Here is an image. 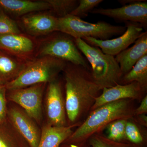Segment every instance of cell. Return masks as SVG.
<instances>
[{"label":"cell","mask_w":147,"mask_h":147,"mask_svg":"<svg viewBox=\"0 0 147 147\" xmlns=\"http://www.w3.org/2000/svg\"><path fill=\"white\" fill-rule=\"evenodd\" d=\"M63 71L69 125L79 126L82 119L90 112L101 90L94 81L90 70L84 67L68 62Z\"/></svg>","instance_id":"6da1fadb"},{"label":"cell","mask_w":147,"mask_h":147,"mask_svg":"<svg viewBox=\"0 0 147 147\" xmlns=\"http://www.w3.org/2000/svg\"><path fill=\"white\" fill-rule=\"evenodd\" d=\"M134 100L125 99L117 100L92 110L86 119L64 142H86L94 134L101 132L113 121L119 119H132L136 108Z\"/></svg>","instance_id":"7a4b0ae2"},{"label":"cell","mask_w":147,"mask_h":147,"mask_svg":"<svg viewBox=\"0 0 147 147\" xmlns=\"http://www.w3.org/2000/svg\"><path fill=\"white\" fill-rule=\"evenodd\" d=\"M76 46L90 64L92 78L100 90L120 84L123 75L115 57L104 54L81 38L75 39Z\"/></svg>","instance_id":"3957f363"},{"label":"cell","mask_w":147,"mask_h":147,"mask_svg":"<svg viewBox=\"0 0 147 147\" xmlns=\"http://www.w3.org/2000/svg\"><path fill=\"white\" fill-rule=\"evenodd\" d=\"M67 64L65 61L50 57H39L29 62L19 76L5 85L7 90L26 88L41 83H50L57 79Z\"/></svg>","instance_id":"277c9868"},{"label":"cell","mask_w":147,"mask_h":147,"mask_svg":"<svg viewBox=\"0 0 147 147\" xmlns=\"http://www.w3.org/2000/svg\"><path fill=\"white\" fill-rule=\"evenodd\" d=\"M126 27L115 26L104 21L90 23L71 14L58 18L57 31L68 35L74 39L92 38L105 40L121 35Z\"/></svg>","instance_id":"5b68a950"},{"label":"cell","mask_w":147,"mask_h":147,"mask_svg":"<svg viewBox=\"0 0 147 147\" xmlns=\"http://www.w3.org/2000/svg\"><path fill=\"white\" fill-rule=\"evenodd\" d=\"M65 34L58 35L44 42L39 47L38 56L57 58L90 70L88 62L76 46L75 40Z\"/></svg>","instance_id":"8992f818"},{"label":"cell","mask_w":147,"mask_h":147,"mask_svg":"<svg viewBox=\"0 0 147 147\" xmlns=\"http://www.w3.org/2000/svg\"><path fill=\"white\" fill-rule=\"evenodd\" d=\"M47 84L41 83L22 88L7 90V99L21 107L40 125L42 121V98Z\"/></svg>","instance_id":"52a82bcc"},{"label":"cell","mask_w":147,"mask_h":147,"mask_svg":"<svg viewBox=\"0 0 147 147\" xmlns=\"http://www.w3.org/2000/svg\"><path fill=\"white\" fill-rule=\"evenodd\" d=\"M126 30L119 37L105 40L90 37L83 40L90 45L100 48L104 54L115 57L134 43L143 32V27L140 24L126 22Z\"/></svg>","instance_id":"ba28073f"},{"label":"cell","mask_w":147,"mask_h":147,"mask_svg":"<svg viewBox=\"0 0 147 147\" xmlns=\"http://www.w3.org/2000/svg\"><path fill=\"white\" fill-rule=\"evenodd\" d=\"M47 84L45 98L46 124L53 126H67L65 99L61 83L56 79Z\"/></svg>","instance_id":"9c48e42d"},{"label":"cell","mask_w":147,"mask_h":147,"mask_svg":"<svg viewBox=\"0 0 147 147\" xmlns=\"http://www.w3.org/2000/svg\"><path fill=\"white\" fill-rule=\"evenodd\" d=\"M7 118L30 147H38L41 129L34 119L18 105L7 107Z\"/></svg>","instance_id":"30bf717a"},{"label":"cell","mask_w":147,"mask_h":147,"mask_svg":"<svg viewBox=\"0 0 147 147\" xmlns=\"http://www.w3.org/2000/svg\"><path fill=\"white\" fill-rule=\"evenodd\" d=\"M90 13L126 22H133L146 27L147 25V2L146 1L126 5L118 8H94Z\"/></svg>","instance_id":"8fae6325"},{"label":"cell","mask_w":147,"mask_h":147,"mask_svg":"<svg viewBox=\"0 0 147 147\" xmlns=\"http://www.w3.org/2000/svg\"><path fill=\"white\" fill-rule=\"evenodd\" d=\"M102 92L96 99L91 110L109 102L122 99H130L142 100L146 95L147 89L136 82L102 89ZM90 111V112H91Z\"/></svg>","instance_id":"7c38bea8"},{"label":"cell","mask_w":147,"mask_h":147,"mask_svg":"<svg viewBox=\"0 0 147 147\" xmlns=\"http://www.w3.org/2000/svg\"><path fill=\"white\" fill-rule=\"evenodd\" d=\"M33 40L21 34H0V50L19 58H26L34 50Z\"/></svg>","instance_id":"4fadbf2b"},{"label":"cell","mask_w":147,"mask_h":147,"mask_svg":"<svg viewBox=\"0 0 147 147\" xmlns=\"http://www.w3.org/2000/svg\"><path fill=\"white\" fill-rule=\"evenodd\" d=\"M131 47L116 56L123 76L130 71L137 61L147 55V32H143Z\"/></svg>","instance_id":"5bb4252c"},{"label":"cell","mask_w":147,"mask_h":147,"mask_svg":"<svg viewBox=\"0 0 147 147\" xmlns=\"http://www.w3.org/2000/svg\"><path fill=\"white\" fill-rule=\"evenodd\" d=\"M27 32L33 35H45L57 31L58 18L47 13H37L25 16L22 20Z\"/></svg>","instance_id":"9a60e30c"},{"label":"cell","mask_w":147,"mask_h":147,"mask_svg":"<svg viewBox=\"0 0 147 147\" xmlns=\"http://www.w3.org/2000/svg\"><path fill=\"white\" fill-rule=\"evenodd\" d=\"M75 125L65 127L51 126L45 124L41 129L40 140L38 147H59L73 133Z\"/></svg>","instance_id":"2e32d148"},{"label":"cell","mask_w":147,"mask_h":147,"mask_svg":"<svg viewBox=\"0 0 147 147\" xmlns=\"http://www.w3.org/2000/svg\"><path fill=\"white\" fill-rule=\"evenodd\" d=\"M28 63L0 51V84L5 86L16 79Z\"/></svg>","instance_id":"e0dca14e"},{"label":"cell","mask_w":147,"mask_h":147,"mask_svg":"<svg viewBox=\"0 0 147 147\" xmlns=\"http://www.w3.org/2000/svg\"><path fill=\"white\" fill-rule=\"evenodd\" d=\"M0 8L16 16L33 12L51 9L46 1H33L28 0H0Z\"/></svg>","instance_id":"ac0fdd59"},{"label":"cell","mask_w":147,"mask_h":147,"mask_svg":"<svg viewBox=\"0 0 147 147\" xmlns=\"http://www.w3.org/2000/svg\"><path fill=\"white\" fill-rule=\"evenodd\" d=\"M136 82L144 88H147V55L137 62L131 70L122 77L120 84Z\"/></svg>","instance_id":"d6986e66"},{"label":"cell","mask_w":147,"mask_h":147,"mask_svg":"<svg viewBox=\"0 0 147 147\" xmlns=\"http://www.w3.org/2000/svg\"><path fill=\"white\" fill-rule=\"evenodd\" d=\"M26 142L11 125L8 120L0 122V147H24Z\"/></svg>","instance_id":"ffe728a7"},{"label":"cell","mask_w":147,"mask_h":147,"mask_svg":"<svg viewBox=\"0 0 147 147\" xmlns=\"http://www.w3.org/2000/svg\"><path fill=\"white\" fill-rule=\"evenodd\" d=\"M51 9L59 16L58 18L70 14L79 4L76 0H47Z\"/></svg>","instance_id":"44dd1931"},{"label":"cell","mask_w":147,"mask_h":147,"mask_svg":"<svg viewBox=\"0 0 147 147\" xmlns=\"http://www.w3.org/2000/svg\"><path fill=\"white\" fill-rule=\"evenodd\" d=\"M127 121L126 119H119L110 123L106 127L107 138L115 142H126L125 129Z\"/></svg>","instance_id":"7402d4cb"},{"label":"cell","mask_w":147,"mask_h":147,"mask_svg":"<svg viewBox=\"0 0 147 147\" xmlns=\"http://www.w3.org/2000/svg\"><path fill=\"white\" fill-rule=\"evenodd\" d=\"M88 141L92 147H139L129 142L112 141L101 132L94 134L89 138Z\"/></svg>","instance_id":"603a6c76"},{"label":"cell","mask_w":147,"mask_h":147,"mask_svg":"<svg viewBox=\"0 0 147 147\" xmlns=\"http://www.w3.org/2000/svg\"><path fill=\"white\" fill-rule=\"evenodd\" d=\"M126 141L139 147H143L146 143L144 135L132 119L127 120L125 126Z\"/></svg>","instance_id":"cb8c5ba5"},{"label":"cell","mask_w":147,"mask_h":147,"mask_svg":"<svg viewBox=\"0 0 147 147\" xmlns=\"http://www.w3.org/2000/svg\"><path fill=\"white\" fill-rule=\"evenodd\" d=\"M21 34L18 25L0 8V34Z\"/></svg>","instance_id":"d4e9b609"},{"label":"cell","mask_w":147,"mask_h":147,"mask_svg":"<svg viewBox=\"0 0 147 147\" xmlns=\"http://www.w3.org/2000/svg\"><path fill=\"white\" fill-rule=\"evenodd\" d=\"M103 1L102 0H80L78 5L70 14L80 18L86 17L96 7Z\"/></svg>","instance_id":"484cf974"},{"label":"cell","mask_w":147,"mask_h":147,"mask_svg":"<svg viewBox=\"0 0 147 147\" xmlns=\"http://www.w3.org/2000/svg\"><path fill=\"white\" fill-rule=\"evenodd\" d=\"M5 86L0 84V122L7 120V104Z\"/></svg>","instance_id":"4316f807"},{"label":"cell","mask_w":147,"mask_h":147,"mask_svg":"<svg viewBox=\"0 0 147 147\" xmlns=\"http://www.w3.org/2000/svg\"><path fill=\"white\" fill-rule=\"evenodd\" d=\"M147 113V96H146L141 100L140 105L135 109L134 115H146Z\"/></svg>","instance_id":"83f0119b"},{"label":"cell","mask_w":147,"mask_h":147,"mask_svg":"<svg viewBox=\"0 0 147 147\" xmlns=\"http://www.w3.org/2000/svg\"><path fill=\"white\" fill-rule=\"evenodd\" d=\"M135 123H139L142 126H147V117L146 115H135L132 119Z\"/></svg>","instance_id":"f1b7e54d"},{"label":"cell","mask_w":147,"mask_h":147,"mask_svg":"<svg viewBox=\"0 0 147 147\" xmlns=\"http://www.w3.org/2000/svg\"><path fill=\"white\" fill-rule=\"evenodd\" d=\"M67 147H92L88 141L77 143H68Z\"/></svg>","instance_id":"f546056e"},{"label":"cell","mask_w":147,"mask_h":147,"mask_svg":"<svg viewBox=\"0 0 147 147\" xmlns=\"http://www.w3.org/2000/svg\"><path fill=\"white\" fill-rule=\"evenodd\" d=\"M141 0H119L118 2L123 6L126 5L130 4L140 1Z\"/></svg>","instance_id":"4dcf8cb0"}]
</instances>
